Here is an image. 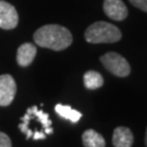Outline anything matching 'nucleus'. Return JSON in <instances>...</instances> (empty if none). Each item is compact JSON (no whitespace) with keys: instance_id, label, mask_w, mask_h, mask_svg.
Listing matches in <instances>:
<instances>
[{"instance_id":"7","label":"nucleus","mask_w":147,"mask_h":147,"mask_svg":"<svg viewBox=\"0 0 147 147\" xmlns=\"http://www.w3.org/2000/svg\"><path fill=\"white\" fill-rule=\"evenodd\" d=\"M104 11L106 16L115 21H123L127 16V8L122 0H105Z\"/></svg>"},{"instance_id":"5","label":"nucleus","mask_w":147,"mask_h":147,"mask_svg":"<svg viewBox=\"0 0 147 147\" xmlns=\"http://www.w3.org/2000/svg\"><path fill=\"white\" fill-rule=\"evenodd\" d=\"M19 23V16L13 5L0 0V28L12 30Z\"/></svg>"},{"instance_id":"2","label":"nucleus","mask_w":147,"mask_h":147,"mask_svg":"<svg viewBox=\"0 0 147 147\" xmlns=\"http://www.w3.org/2000/svg\"><path fill=\"white\" fill-rule=\"evenodd\" d=\"M85 39L90 44H111L119 42L121 31L113 24L104 21L95 22L85 31Z\"/></svg>"},{"instance_id":"12","label":"nucleus","mask_w":147,"mask_h":147,"mask_svg":"<svg viewBox=\"0 0 147 147\" xmlns=\"http://www.w3.org/2000/svg\"><path fill=\"white\" fill-rule=\"evenodd\" d=\"M55 109H56V112L60 117H62L64 119H68V120L72 121V122H78L82 118V113L79 112L78 110L72 109L70 106H64L61 105V104H58L55 107Z\"/></svg>"},{"instance_id":"15","label":"nucleus","mask_w":147,"mask_h":147,"mask_svg":"<svg viewBox=\"0 0 147 147\" xmlns=\"http://www.w3.org/2000/svg\"><path fill=\"white\" fill-rule=\"evenodd\" d=\"M145 146L147 147V129H146V133H145Z\"/></svg>"},{"instance_id":"9","label":"nucleus","mask_w":147,"mask_h":147,"mask_svg":"<svg viewBox=\"0 0 147 147\" xmlns=\"http://www.w3.org/2000/svg\"><path fill=\"white\" fill-rule=\"evenodd\" d=\"M37 49L35 45L31 42H25L21 45L16 53V61L20 67H28L35 58Z\"/></svg>"},{"instance_id":"11","label":"nucleus","mask_w":147,"mask_h":147,"mask_svg":"<svg viewBox=\"0 0 147 147\" xmlns=\"http://www.w3.org/2000/svg\"><path fill=\"white\" fill-rule=\"evenodd\" d=\"M83 80L85 87L88 89H97L104 85V78L97 71H87Z\"/></svg>"},{"instance_id":"4","label":"nucleus","mask_w":147,"mask_h":147,"mask_svg":"<svg viewBox=\"0 0 147 147\" xmlns=\"http://www.w3.org/2000/svg\"><path fill=\"white\" fill-rule=\"evenodd\" d=\"M16 94V84L10 74L0 75V106H9Z\"/></svg>"},{"instance_id":"14","label":"nucleus","mask_w":147,"mask_h":147,"mask_svg":"<svg viewBox=\"0 0 147 147\" xmlns=\"http://www.w3.org/2000/svg\"><path fill=\"white\" fill-rule=\"evenodd\" d=\"M134 7L147 12V0H129Z\"/></svg>"},{"instance_id":"3","label":"nucleus","mask_w":147,"mask_h":147,"mask_svg":"<svg viewBox=\"0 0 147 147\" xmlns=\"http://www.w3.org/2000/svg\"><path fill=\"white\" fill-rule=\"evenodd\" d=\"M100 61L110 73L119 78H125L131 73V67L125 58L117 53H107L100 57Z\"/></svg>"},{"instance_id":"13","label":"nucleus","mask_w":147,"mask_h":147,"mask_svg":"<svg viewBox=\"0 0 147 147\" xmlns=\"http://www.w3.org/2000/svg\"><path fill=\"white\" fill-rule=\"evenodd\" d=\"M0 147H12L10 137L3 132H0Z\"/></svg>"},{"instance_id":"8","label":"nucleus","mask_w":147,"mask_h":147,"mask_svg":"<svg viewBox=\"0 0 147 147\" xmlns=\"http://www.w3.org/2000/svg\"><path fill=\"white\" fill-rule=\"evenodd\" d=\"M134 136L132 131L126 126H118L113 131L112 144L115 147H132Z\"/></svg>"},{"instance_id":"1","label":"nucleus","mask_w":147,"mask_h":147,"mask_svg":"<svg viewBox=\"0 0 147 147\" xmlns=\"http://www.w3.org/2000/svg\"><path fill=\"white\" fill-rule=\"evenodd\" d=\"M34 40L38 46L60 51L72 44V34L67 27L58 24H47L34 33Z\"/></svg>"},{"instance_id":"6","label":"nucleus","mask_w":147,"mask_h":147,"mask_svg":"<svg viewBox=\"0 0 147 147\" xmlns=\"http://www.w3.org/2000/svg\"><path fill=\"white\" fill-rule=\"evenodd\" d=\"M21 121L23 123H28L31 121H38L42 123L45 134H51L53 132V127H51V121L49 119L48 113L44 112L42 110H38L36 106L28 108L25 115L21 118Z\"/></svg>"},{"instance_id":"10","label":"nucleus","mask_w":147,"mask_h":147,"mask_svg":"<svg viewBox=\"0 0 147 147\" xmlns=\"http://www.w3.org/2000/svg\"><path fill=\"white\" fill-rule=\"evenodd\" d=\"M82 142L85 147H105L106 142L104 136L93 129H88L82 135Z\"/></svg>"}]
</instances>
